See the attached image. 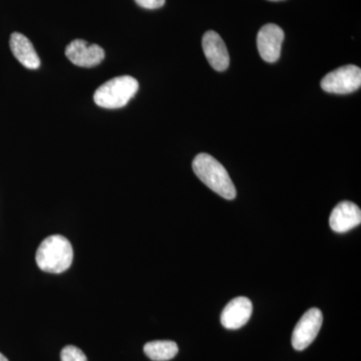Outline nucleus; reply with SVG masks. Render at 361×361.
<instances>
[{"mask_svg": "<svg viewBox=\"0 0 361 361\" xmlns=\"http://www.w3.org/2000/svg\"><path fill=\"white\" fill-rule=\"evenodd\" d=\"M192 167L197 177L213 192L227 200H233L236 197V188L227 170L212 156L199 154L194 159Z\"/></svg>", "mask_w": 361, "mask_h": 361, "instance_id": "1", "label": "nucleus"}, {"mask_svg": "<svg viewBox=\"0 0 361 361\" xmlns=\"http://www.w3.org/2000/svg\"><path fill=\"white\" fill-rule=\"evenodd\" d=\"M73 260L71 242L61 235H51L40 243L35 261L40 269L47 273L65 272Z\"/></svg>", "mask_w": 361, "mask_h": 361, "instance_id": "2", "label": "nucleus"}, {"mask_svg": "<svg viewBox=\"0 0 361 361\" xmlns=\"http://www.w3.org/2000/svg\"><path fill=\"white\" fill-rule=\"evenodd\" d=\"M139 90V82L130 75L111 78L96 90L94 101L104 109H121L129 103Z\"/></svg>", "mask_w": 361, "mask_h": 361, "instance_id": "3", "label": "nucleus"}, {"mask_svg": "<svg viewBox=\"0 0 361 361\" xmlns=\"http://www.w3.org/2000/svg\"><path fill=\"white\" fill-rule=\"evenodd\" d=\"M320 85L323 90L330 94H350L360 87V68L353 65L341 66L325 75Z\"/></svg>", "mask_w": 361, "mask_h": 361, "instance_id": "4", "label": "nucleus"}, {"mask_svg": "<svg viewBox=\"0 0 361 361\" xmlns=\"http://www.w3.org/2000/svg\"><path fill=\"white\" fill-rule=\"evenodd\" d=\"M323 322L322 311L318 308H311L306 311L297 323L292 334V345L296 350H304L314 341L319 334Z\"/></svg>", "mask_w": 361, "mask_h": 361, "instance_id": "5", "label": "nucleus"}, {"mask_svg": "<svg viewBox=\"0 0 361 361\" xmlns=\"http://www.w3.org/2000/svg\"><path fill=\"white\" fill-rule=\"evenodd\" d=\"M66 56L73 65L94 68L104 61V51L99 45L89 44L84 39H75L66 47Z\"/></svg>", "mask_w": 361, "mask_h": 361, "instance_id": "6", "label": "nucleus"}, {"mask_svg": "<svg viewBox=\"0 0 361 361\" xmlns=\"http://www.w3.org/2000/svg\"><path fill=\"white\" fill-rule=\"evenodd\" d=\"M284 32L280 26L268 23L259 30L257 47L261 58L267 63H275L280 58Z\"/></svg>", "mask_w": 361, "mask_h": 361, "instance_id": "7", "label": "nucleus"}, {"mask_svg": "<svg viewBox=\"0 0 361 361\" xmlns=\"http://www.w3.org/2000/svg\"><path fill=\"white\" fill-rule=\"evenodd\" d=\"M252 311L253 305L247 297H236L226 305L221 314V323L227 329H241L250 319Z\"/></svg>", "mask_w": 361, "mask_h": 361, "instance_id": "8", "label": "nucleus"}, {"mask_svg": "<svg viewBox=\"0 0 361 361\" xmlns=\"http://www.w3.org/2000/svg\"><path fill=\"white\" fill-rule=\"evenodd\" d=\"M203 51L209 63L214 70L224 71L230 65L229 52L224 40L213 30H209L203 37Z\"/></svg>", "mask_w": 361, "mask_h": 361, "instance_id": "9", "label": "nucleus"}, {"mask_svg": "<svg viewBox=\"0 0 361 361\" xmlns=\"http://www.w3.org/2000/svg\"><path fill=\"white\" fill-rule=\"evenodd\" d=\"M361 223L360 207L353 202L343 201L332 210L329 218L331 229L336 233H345Z\"/></svg>", "mask_w": 361, "mask_h": 361, "instance_id": "10", "label": "nucleus"}, {"mask_svg": "<svg viewBox=\"0 0 361 361\" xmlns=\"http://www.w3.org/2000/svg\"><path fill=\"white\" fill-rule=\"evenodd\" d=\"M11 51L16 59L28 70H37L40 59L30 40L20 32H13L9 40Z\"/></svg>", "mask_w": 361, "mask_h": 361, "instance_id": "11", "label": "nucleus"}, {"mask_svg": "<svg viewBox=\"0 0 361 361\" xmlns=\"http://www.w3.org/2000/svg\"><path fill=\"white\" fill-rule=\"evenodd\" d=\"M179 348L177 343L170 341L148 342L144 346L145 355L154 361H168L177 355Z\"/></svg>", "mask_w": 361, "mask_h": 361, "instance_id": "12", "label": "nucleus"}, {"mask_svg": "<svg viewBox=\"0 0 361 361\" xmlns=\"http://www.w3.org/2000/svg\"><path fill=\"white\" fill-rule=\"evenodd\" d=\"M61 361H87V356L80 348L73 345L63 348L61 353Z\"/></svg>", "mask_w": 361, "mask_h": 361, "instance_id": "13", "label": "nucleus"}, {"mask_svg": "<svg viewBox=\"0 0 361 361\" xmlns=\"http://www.w3.org/2000/svg\"><path fill=\"white\" fill-rule=\"evenodd\" d=\"M137 6L147 9L160 8L165 4L166 0H135Z\"/></svg>", "mask_w": 361, "mask_h": 361, "instance_id": "14", "label": "nucleus"}, {"mask_svg": "<svg viewBox=\"0 0 361 361\" xmlns=\"http://www.w3.org/2000/svg\"><path fill=\"white\" fill-rule=\"evenodd\" d=\"M0 361H8V360L2 353H0Z\"/></svg>", "mask_w": 361, "mask_h": 361, "instance_id": "15", "label": "nucleus"}, {"mask_svg": "<svg viewBox=\"0 0 361 361\" xmlns=\"http://www.w3.org/2000/svg\"><path fill=\"white\" fill-rule=\"evenodd\" d=\"M269 1H281V0H269Z\"/></svg>", "mask_w": 361, "mask_h": 361, "instance_id": "16", "label": "nucleus"}]
</instances>
